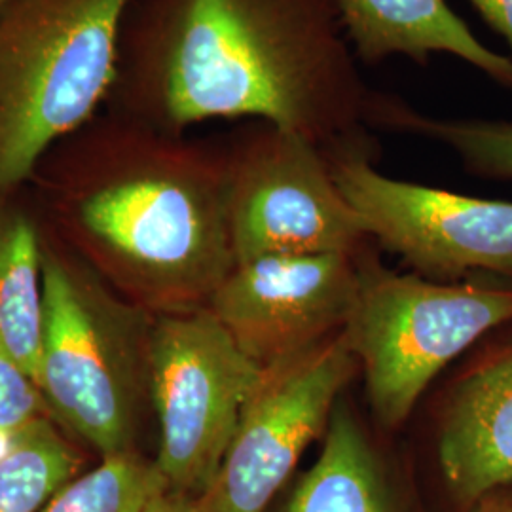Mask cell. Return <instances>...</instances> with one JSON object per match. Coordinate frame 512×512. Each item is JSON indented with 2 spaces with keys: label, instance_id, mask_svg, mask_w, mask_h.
<instances>
[{
  "label": "cell",
  "instance_id": "7a4b0ae2",
  "mask_svg": "<svg viewBox=\"0 0 512 512\" xmlns=\"http://www.w3.org/2000/svg\"><path fill=\"white\" fill-rule=\"evenodd\" d=\"M40 224L152 315L207 308L236 268L222 143L101 110L25 184Z\"/></svg>",
  "mask_w": 512,
  "mask_h": 512
},
{
  "label": "cell",
  "instance_id": "2e32d148",
  "mask_svg": "<svg viewBox=\"0 0 512 512\" xmlns=\"http://www.w3.org/2000/svg\"><path fill=\"white\" fill-rule=\"evenodd\" d=\"M84 444L52 414L27 425L0 454V512H42L86 465Z\"/></svg>",
  "mask_w": 512,
  "mask_h": 512
},
{
  "label": "cell",
  "instance_id": "ac0fdd59",
  "mask_svg": "<svg viewBox=\"0 0 512 512\" xmlns=\"http://www.w3.org/2000/svg\"><path fill=\"white\" fill-rule=\"evenodd\" d=\"M46 414L52 412L40 387L0 351V454L6 452L27 425Z\"/></svg>",
  "mask_w": 512,
  "mask_h": 512
},
{
  "label": "cell",
  "instance_id": "3957f363",
  "mask_svg": "<svg viewBox=\"0 0 512 512\" xmlns=\"http://www.w3.org/2000/svg\"><path fill=\"white\" fill-rule=\"evenodd\" d=\"M40 268L38 387L50 412L101 459L143 454L156 315L114 293L42 224Z\"/></svg>",
  "mask_w": 512,
  "mask_h": 512
},
{
  "label": "cell",
  "instance_id": "4fadbf2b",
  "mask_svg": "<svg viewBox=\"0 0 512 512\" xmlns=\"http://www.w3.org/2000/svg\"><path fill=\"white\" fill-rule=\"evenodd\" d=\"M40 222L25 186L0 196V351L40 380Z\"/></svg>",
  "mask_w": 512,
  "mask_h": 512
},
{
  "label": "cell",
  "instance_id": "ba28073f",
  "mask_svg": "<svg viewBox=\"0 0 512 512\" xmlns=\"http://www.w3.org/2000/svg\"><path fill=\"white\" fill-rule=\"evenodd\" d=\"M332 177L368 238L437 277H512V202L484 200L393 179L378 171L363 129L323 145Z\"/></svg>",
  "mask_w": 512,
  "mask_h": 512
},
{
  "label": "cell",
  "instance_id": "7402d4cb",
  "mask_svg": "<svg viewBox=\"0 0 512 512\" xmlns=\"http://www.w3.org/2000/svg\"><path fill=\"white\" fill-rule=\"evenodd\" d=\"M10 2H12V0H0V10H2L6 4H10Z\"/></svg>",
  "mask_w": 512,
  "mask_h": 512
},
{
  "label": "cell",
  "instance_id": "44dd1931",
  "mask_svg": "<svg viewBox=\"0 0 512 512\" xmlns=\"http://www.w3.org/2000/svg\"><path fill=\"white\" fill-rule=\"evenodd\" d=\"M147 512H198L196 511V505H194V499L190 497H184V495L171 494V492H165L164 495H160Z\"/></svg>",
  "mask_w": 512,
  "mask_h": 512
},
{
  "label": "cell",
  "instance_id": "6da1fadb",
  "mask_svg": "<svg viewBox=\"0 0 512 512\" xmlns=\"http://www.w3.org/2000/svg\"><path fill=\"white\" fill-rule=\"evenodd\" d=\"M370 90L332 0H129L103 110L171 135L264 120L329 145Z\"/></svg>",
  "mask_w": 512,
  "mask_h": 512
},
{
  "label": "cell",
  "instance_id": "277c9868",
  "mask_svg": "<svg viewBox=\"0 0 512 512\" xmlns=\"http://www.w3.org/2000/svg\"><path fill=\"white\" fill-rule=\"evenodd\" d=\"M129 0H12L0 10V196L101 112Z\"/></svg>",
  "mask_w": 512,
  "mask_h": 512
},
{
  "label": "cell",
  "instance_id": "8992f818",
  "mask_svg": "<svg viewBox=\"0 0 512 512\" xmlns=\"http://www.w3.org/2000/svg\"><path fill=\"white\" fill-rule=\"evenodd\" d=\"M222 148L236 264L275 255H357L370 239L319 143L245 120Z\"/></svg>",
  "mask_w": 512,
  "mask_h": 512
},
{
  "label": "cell",
  "instance_id": "30bf717a",
  "mask_svg": "<svg viewBox=\"0 0 512 512\" xmlns=\"http://www.w3.org/2000/svg\"><path fill=\"white\" fill-rule=\"evenodd\" d=\"M355 255L255 258L222 281L209 310L260 368L340 334L355 302Z\"/></svg>",
  "mask_w": 512,
  "mask_h": 512
},
{
  "label": "cell",
  "instance_id": "8fae6325",
  "mask_svg": "<svg viewBox=\"0 0 512 512\" xmlns=\"http://www.w3.org/2000/svg\"><path fill=\"white\" fill-rule=\"evenodd\" d=\"M440 471L461 507L512 486V342L469 370L444 406Z\"/></svg>",
  "mask_w": 512,
  "mask_h": 512
},
{
  "label": "cell",
  "instance_id": "d6986e66",
  "mask_svg": "<svg viewBox=\"0 0 512 512\" xmlns=\"http://www.w3.org/2000/svg\"><path fill=\"white\" fill-rule=\"evenodd\" d=\"M482 19L505 38L512 50V0H469Z\"/></svg>",
  "mask_w": 512,
  "mask_h": 512
},
{
  "label": "cell",
  "instance_id": "52a82bcc",
  "mask_svg": "<svg viewBox=\"0 0 512 512\" xmlns=\"http://www.w3.org/2000/svg\"><path fill=\"white\" fill-rule=\"evenodd\" d=\"M260 376L209 308L154 317V461L167 492L198 499L211 486Z\"/></svg>",
  "mask_w": 512,
  "mask_h": 512
},
{
  "label": "cell",
  "instance_id": "ffe728a7",
  "mask_svg": "<svg viewBox=\"0 0 512 512\" xmlns=\"http://www.w3.org/2000/svg\"><path fill=\"white\" fill-rule=\"evenodd\" d=\"M471 512H512L511 488H503L482 497L471 507Z\"/></svg>",
  "mask_w": 512,
  "mask_h": 512
},
{
  "label": "cell",
  "instance_id": "5bb4252c",
  "mask_svg": "<svg viewBox=\"0 0 512 512\" xmlns=\"http://www.w3.org/2000/svg\"><path fill=\"white\" fill-rule=\"evenodd\" d=\"M285 512H397L382 463L346 406L334 408L323 450Z\"/></svg>",
  "mask_w": 512,
  "mask_h": 512
},
{
  "label": "cell",
  "instance_id": "9c48e42d",
  "mask_svg": "<svg viewBox=\"0 0 512 512\" xmlns=\"http://www.w3.org/2000/svg\"><path fill=\"white\" fill-rule=\"evenodd\" d=\"M359 363L344 334L262 368L236 435L198 512H266L311 442L327 433Z\"/></svg>",
  "mask_w": 512,
  "mask_h": 512
},
{
  "label": "cell",
  "instance_id": "7c38bea8",
  "mask_svg": "<svg viewBox=\"0 0 512 512\" xmlns=\"http://www.w3.org/2000/svg\"><path fill=\"white\" fill-rule=\"evenodd\" d=\"M349 46L366 65L393 55L427 65L435 54L469 63L512 90V59L488 48L446 0H332Z\"/></svg>",
  "mask_w": 512,
  "mask_h": 512
},
{
  "label": "cell",
  "instance_id": "e0dca14e",
  "mask_svg": "<svg viewBox=\"0 0 512 512\" xmlns=\"http://www.w3.org/2000/svg\"><path fill=\"white\" fill-rule=\"evenodd\" d=\"M165 492L154 458L124 454L76 476L42 512H147Z\"/></svg>",
  "mask_w": 512,
  "mask_h": 512
},
{
  "label": "cell",
  "instance_id": "9a60e30c",
  "mask_svg": "<svg viewBox=\"0 0 512 512\" xmlns=\"http://www.w3.org/2000/svg\"><path fill=\"white\" fill-rule=\"evenodd\" d=\"M365 126L439 143L450 148L469 173L512 181V120L442 118L416 109L401 95L370 90Z\"/></svg>",
  "mask_w": 512,
  "mask_h": 512
},
{
  "label": "cell",
  "instance_id": "5b68a950",
  "mask_svg": "<svg viewBox=\"0 0 512 512\" xmlns=\"http://www.w3.org/2000/svg\"><path fill=\"white\" fill-rule=\"evenodd\" d=\"M357 270V294L342 334L365 372L376 420L395 429L444 366L512 321V289L440 283L366 260Z\"/></svg>",
  "mask_w": 512,
  "mask_h": 512
}]
</instances>
